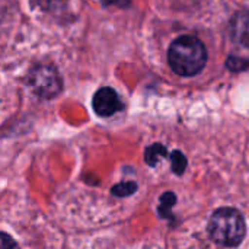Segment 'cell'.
Instances as JSON below:
<instances>
[{"label":"cell","mask_w":249,"mask_h":249,"mask_svg":"<svg viewBox=\"0 0 249 249\" xmlns=\"http://www.w3.org/2000/svg\"><path fill=\"white\" fill-rule=\"evenodd\" d=\"M168 60L172 70L179 76H194L204 69L207 51L198 38L185 35L172 42Z\"/></svg>","instance_id":"obj_1"},{"label":"cell","mask_w":249,"mask_h":249,"mask_svg":"<svg viewBox=\"0 0 249 249\" xmlns=\"http://www.w3.org/2000/svg\"><path fill=\"white\" fill-rule=\"evenodd\" d=\"M207 231L219 245L235 248L242 244L247 235V223L236 209L222 207L212 214Z\"/></svg>","instance_id":"obj_2"},{"label":"cell","mask_w":249,"mask_h":249,"mask_svg":"<svg viewBox=\"0 0 249 249\" xmlns=\"http://www.w3.org/2000/svg\"><path fill=\"white\" fill-rule=\"evenodd\" d=\"M28 85L35 95L44 99L57 96L61 90V79L51 64H38L28 74Z\"/></svg>","instance_id":"obj_3"},{"label":"cell","mask_w":249,"mask_h":249,"mask_svg":"<svg viewBox=\"0 0 249 249\" xmlns=\"http://www.w3.org/2000/svg\"><path fill=\"white\" fill-rule=\"evenodd\" d=\"M92 105L99 117H111L123 109V102L112 88L99 89L93 96Z\"/></svg>","instance_id":"obj_4"},{"label":"cell","mask_w":249,"mask_h":249,"mask_svg":"<svg viewBox=\"0 0 249 249\" xmlns=\"http://www.w3.org/2000/svg\"><path fill=\"white\" fill-rule=\"evenodd\" d=\"M229 32L236 42L249 47V10L238 12L231 19Z\"/></svg>","instance_id":"obj_5"},{"label":"cell","mask_w":249,"mask_h":249,"mask_svg":"<svg viewBox=\"0 0 249 249\" xmlns=\"http://www.w3.org/2000/svg\"><path fill=\"white\" fill-rule=\"evenodd\" d=\"M166 156H168V150L160 143H155V144L149 146L144 152V160L149 166H156Z\"/></svg>","instance_id":"obj_6"},{"label":"cell","mask_w":249,"mask_h":249,"mask_svg":"<svg viewBox=\"0 0 249 249\" xmlns=\"http://www.w3.org/2000/svg\"><path fill=\"white\" fill-rule=\"evenodd\" d=\"M177 203V196L171 191L165 193L160 197V206L158 209V213L162 219H169L172 216V207Z\"/></svg>","instance_id":"obj_7"},{"label":"cell","mask_w":249,"mask_h":249,"mask_svg":"<svg viewBox=\"0 0 249 249\" xmlns=\"http://www.w3.org/2000/svg\"><path fill=\"white\" fill-rule=\"evenodd\" d=\"M171 163H172V171L177 174V175H182L185 172V168H187V158L184 156L182 152L179 150H175L171 153Z\"/></svg>","instance_id":"obj_8"},{"label":"cell","mask_w":249,"mask_h":249,"mask_svg":"<svg viewBox=\"0 0 249 249\" xmlns=\"http://www.w3.org/2000/svg\"><path fill=\"white\" fill-rule=\"evenodd\" d=\"M137 190V184L133 181H125V182H120L115 187H112V194L117 197H127L134 194Z\"/></svg>","instance_id":"obj_9"},{"label":"cell","mask_w":249,"mask_h":249,"mask_svg":"<svg viewBox=\"0 0 249 249\" xmlns=\"http://www.w3.org/2000/svg\"><path fill=\"white\" fill-rule=\"evenodd\" d=\"M226 66L232 70V71H241V70H245L249 66V61L247 60H241V58H236V57H231L228 61H226Z\"/></svg>","instance_id":"obj_10"},{"label":"cell","mask_w":249,"mask_h":249,"mask_svg":"<svg viewBox=\"0 0 249 249\" xmlns=\"http://www.w3.org/2000/svg\"><path fill=\"white\" fill-rule=\"evenodd\" d=\"M0 249H20L13 238L7 233H0Z\"/></svg>","instance_id":"obj_11"},{"label":"cell","mask_w":249,"mask_h":249,"mask_svg":"<svg viewBox=\"0 0 249 249\" xmlns=\"http://www.w3.org/2000/svg\"><path fill=\"white\" fill-rule=\"evenodd\" d=\"M130 0H102V3L105 6H120V7H125L128 4Z\"/></svg>","instance_id":"obj_12"}]
</instances>
